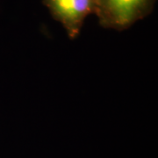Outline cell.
<instances>
[{
	"label": "cell",
	"instance_id": "obj_1",
	"mask_svg": "<svg viewBox=\"0 0 158 158\" xmlns=\"http://www.w3.org/2000/svg\"><path fill=\"white\" fill-rule=\"evenodd\" d=\"M156 0H97L95 15L102 27L123 31L147 17Z\"/></svg>",
	"mask_w": 158,
	"mask_h": 158
},
{
	"label": "cell",
	"instance_id": "obj_2",
	"mask_svg": "<svg viewBox=\"0 0 158 158\" xmlns=\"http://www.w3.org/2000/svg\"><path fill=\"white\" fill-rule=\"evenodd\" d=\"M42 3L73 40L78 37L87 17L95 14L97 0H42Z\"/></svg>",
	"mask_w": 158,
	"mask_h": 158
}]
</instances>
